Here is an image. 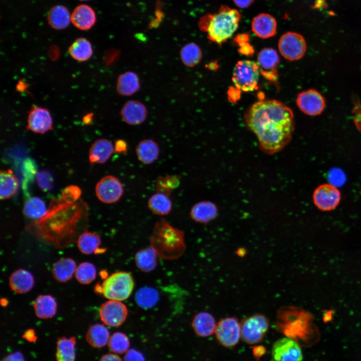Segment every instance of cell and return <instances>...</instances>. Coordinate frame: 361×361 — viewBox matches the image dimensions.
Segmentation results:
<instances>
[{
    "instance_id": "13",
    "label": "cell",
    "mask_w": 361,
    "mask_h": 361,
    "mask_svg": "<svg viewBox=\"0 0 361 361\" xmlns=\"http://www.w3.org/2000/svg\"><path fill=\"white\" fill-rule=\"evenodd\" d=\"M298 107L305 114L316 116L320 114L325 106L324 97L315 89H309L300 93L296 99Z\"/></svg>"
},
{
    "instance_id": "1",
    "label": "cell",
    "mask_w": 361,
    "mask_h": 361,
    "mask_svg": "<svg viewBox=\"0 0 361 361\" xmlns=\"http://www.w3.org/2000/svg\"><path fill=\"white\" fill-rule=\"evenodd\" d=\"M248 128L257 137L261 149L269 154L283 148L290 141L294 129L291 109L276 100L254 103L245 114Z\"/></svg>"
},
{
    "instance_id": "46",
    "label": "cell",
    "mask_w": 361,
    "mask_h": 361,
    "mask_svg": "<svg viewBox=\"0 0 361 361\" xmlns=\"http://www.w3.org/2000/svg\"><path fill=\"white\" fill-rule=\"evenodd\" d=\"M22 337L29 342L35 341L37 339L35 331L33 329L27 330L23 334Z\"/></svg>"
},
{
    "instance_id": "18",
    "label": "cell",
    "mask_w": 361,
    "mask_h": 361,
    "mask_svg": "<svg viewBox=\"0 0 361 361\" xmlns=\"http://www.w3.org/2000/svg\"><path fill=\"white\" fill-rule=\"evenodd\" d=\"M114 146L105 138L95 140L89 150V159L91 163H105L114 152Z\"/></svg>"
},
{
    "instance_id": "28",
    "label": "cell",
    "mask_w": 361,
    "mask_h": 361,
    "mask_svg": "<svg viewBox=\"0 0 361 361\" xmlns=\"http://www.w3.org/2000/svg\"><path fill=\"white\" fill-rule=\"evenodd\" d=\"M76 343V339L75 336L70 338L65 336L59 337L57 341V361H75Z\"/></svg>"
},
{
    "instance_id": "8",
    "label": "cell",
    "mask_w": 361,
    "mask_h": 361,
    "mask_svg": "<svg viewBox=\"0 0 361 361\" xmlns=\"http://www.w3.org/2000/svg\"><path fill=\"white\" fill-rule=\"evenodd\" d=\"M215 333L222 345L227 347L233 346L241 337V324L235 317H225L218 322Z\"/></svg>"
},
{
    "instance_id": "3",
    "label": "cell",
    "mask_w": 361,
    "mask_h": 361,
    "mask_svg": "<svg viewBox=\"0 0 361 361\" xmlns=\"http://www.w3.org/2000/svg\"><path fill=\"white\" fill-rule=\"evenodd\" d=\"M241 17L238 10L222 6L217 13L202 17L198 25L201 30L207 33L210 40L220 44L233 35Z\"/></svg>"
},
{
    "instance_id": "43",
    "label": "cell",
    "mask_w": 361,
    "mask_h": 361,
    "mask_svg": "<svg viewBox=\"0 0 361 361\" xmlns=\"http://www.w3.org/2000/svg\"><path fill=\"white\" fill-rule=\"evenodd\" d=\"M124 361H145V359L141 353L131 349L127 351L124 357Z\"/></svg>"
},
{
    "instance_id": "4",
    "label": "cell",
    "mask_w": 361,
    "mask_h": 361,
    "mask_svg": "<svg viewBox=\"0 0 361 361\" xmlns=\"http://www.w3.org/2000/svg\"><path fill=\"white\" fill-rule=\"evenodd\" d=\"M134 286V282L132 275L127 272L119 271L107 277L98 289L105 298L109 300L122 301L130 296Z\"/></svg>"
},
{
    "instance_id": "50",
    "label": "cell",
    "mask_w": 361,
    "mask_h": 361,
    "mask_svg": "<svg viewBox=\"0 0 361 361\" xmlns=\"http://www.w3.org/2000/svg\"><path fill=\"white\" fill-rule=\"evenodd\" d=\"M92 114H88L83 118V121L85 124H89L92 120Z\"/></svg>"
},
{
    "instance_id": "6",
    "label": "cell",
    "mask_w": 361,
    "mask_h": 361,
    "mask_svg": "<svg viewBox=\"0 0 361 361\" xmlns=\"http://www.w3.org/2000/svg\"><path fill=\"white\" fill-rule=\"evenodd\" d=\"M269 327L268 318L261 314H255L244 319L241 323V337L249 344H255L263 339Z\"/></svg>"
},
{
    "instance_id": "41",
    "label": "cell",
    "mask_w": 361,
    "mask_h": 361,
    "mask_svg": "<svg viewBox=\"0 0 361 361\" xmlns=\"http://www.w3.org/2000/svg\"><path fill=\"white\" fill-rule=\"evenodd\" d=\"M37 183L39 188L44 192L52 190L54 187V177L52 173L48 170H42L36 175Z\"/></svg>"
},
{
    "instance_id": "29",
    "label": "cell",
    "mask_w": 361,
    "mask_h": 361,
    "mask_svg": "<svg viewBox=\"0 0 361 361\" xmlns=\"http://www.w3.org/2000/svg\"><path fill=\"white\" fill-rule=\"evenodd\" d=\"M0 198L7 199L14 196L19 187V181L11 169L1 170L0 172Z\"/></svg>"
},
{
    "instance_id": "15",
    "label": "cell",
    "mask_w": 361,
    "mask_h": 361,
    "mask_svg": "<svg viewBox=\"0 0 361 361\" xmlns=\"http://www.w3.org/2000/svg\"><path fill=\"white\" fill-rule=\"evenodd\" d=\"M120 115L126 123L137 125L145 120L147 116V110L145 105L139 101L129 100L122 106Z\"/></svg>"
},
{
    "instance_id": "23",
    "label": "cell",
    "mask_w": 361,
    "mask_h": 361,
    "mask_svg": "<svg viewBox=\"0 0 361 361\" xmlns=\"http://www.w3.org/2000/svg\"><path fill=\"white\" fill-rule=\"evenodd\" d=\"M140 87L138 75L132 71L121 74L116 83V91L122 96H130L137 92Z\"/></svg>"
},
{
    "instance_id": "31",
    "label": "cell",
    "mask_w": 361,
    "mask_h": 361,
    "mask_svg": "<svg viewBox=\"0 0 361 361\" xmlns=\"http://www.w3.org/2000/svg\"><path fill=\"white\" fill-rule=\"evenodd\" d=\"M157 256L155 251L151 247L142 249L136 252L135 262L141 271L148 272L156 267Z\"/></svg>"
},
{
    "instance_id": "34",
    "label": "cell",
    "mask_w": 361,
    "mask_h": 361,
    "mask_svg": "<svg viewBox=\"0 0 361 361\" xmlns=\"http://www.w3.org/2000/svg\"><path fill=\"white\" fill-rule=\"evenodd\" d=\"M77 244L81 253L89 255L96 253L100 250L99 247L101 244V240L97 234L84 232L78 238Z\"/></svg>"
},
{
    "instance_id": "17",
    "label": "cell",
    "mask_w": 361,
    "mask_h": 361,
    "mask_svg": "<svg viewBox=\"0 0 361 361\" xmlns=\"http://www.w3.org/2000/svg\"><path fill=\"white\" fill-rule=\"evenodd\" d=\"M71 21L77 28L83 31L88 30L95 25L96 15L90 6L82 4L73 10L71 15Z\"/></svg>"
},
{
    "instance_id": "37",
    "label": "cell",
    "mask_w": 361,
    "mask_h": 361,
    "mask_svg": "<svg viewBox=\"0 0 361 361\" xmlns=\"http://www.w3.org/2000/svg\"><path fill=\"white\" fill-rule=\"evenodd\" d=\"M75 275L77 280L80 283L85 285L89 284L96 278V268L93 264L90 262H82L77 267Z\"/></svg>"
},
{
    "instance_id": "51",
    "label": "cell",
    "mask_w": 361,
    "mask_h": 361,
    "mask_svg": "<svg viewBox=\"0 0 361 361\" xmlns=\"http://www.w3.org/2000/svg\"><path fill=\"white\" fill-rule=\"evenodd\" d=\"M79 1L83 2V1H90V0H79Z\"/></svg>"
},
{
    "instance_id": "49",
    "label": "cell",
    "mask_w": 361,
    "mask_h": 361,
    "mask_svg": "<svg viewBox=\"0 0 361 361\" xmlns=\"http://www.w3.org/2000/svg\"><path fill=\"white\" fill-rule=\"evenodd\" d=\"M331 175H333L332 176V178L334 181V182L336 183V178L338 183H340V179L341 178H344V175L343 174V173L341 172V171L339 170L338 171V170H335V171L331 173ZM337 181V180H336Z\"/></svg>"
},
{
    "instance_id": "47",
    "label": "cell",
    "mask_w": 361,
    "mask_h": 361,
    "mask_svg": "<svg viewBox=\"0 0 361 361\" xmlns=\"http://www.w3.org/2000/svg\"><path fill=\"white\" fill-rule=\"evenodd\" d=\"M235 5L242 9L250 7L255 0H233Z\"/></svg>"
},
{
    "instance_id": "38",
    "label": "cell",
    "mask_w": 361,
    "mask_h": 361,
    "mask_svg": "<svg viewBox=\"0 0 361 361\" xmlns=\"http://www.w3.org/2000/svg\"><path fill=\"white\" fill-rule=\"evenodd\" d=\"M257 61L259 66L270 70L277 66L279 62V58L274 49L266 48L263 49L259 53Z\"/></svg>"
},
{
    "instance_id": "36",
    "label": "cell",
    "mask_w": 361,
    "mask_h": 361,
    "mask_svg": "<svg viewBox=\"0 0 361 361\" xmlns=\"http://www.w3.org/2000/svg\"><path fill=\"white\" fill-rule=\"evenodd\" d=\"M159 294L158 291L150 287L140 288L135 294L137 304L141 308L147 309L153 307L158 302Z\"/></svg>"
},
{
    "instance_id": "2",
    "label": "cell",
    "mask_w": 361,
    "mask_h": 361,
    "mask_svg": "<svg viewBox=\"0 0 361 361\" xmlns=\"http://www.w3.org/2000/svg\"><path fill=\"white\" fill-rule=\"evenodd\" d=\"M150 245L158 256L167 260L177 259L186 250L184 232L161 218L153 227Z\"/></svg>"
},
{
    "instance_id": "14",
    "label": "cell",
    "mask_w": 361,
    "mask_h": 361,
    "mask_svg": "<svg viewBox=\"0 0 361 361\" xmlns=\"http://www.w3.org/2000/svg\"><path fill=\"white\" fill-rule=\"evenodd\" d=\"M52 128L53 119L49 111L45 108L33 106L28 115L27 128L43 134Z\"/></svg>"
},
{
    "instance_id": "30",
    "label": "cell",
    "mask_w": 361,
    "mask_h": 361,
    "mask_svg": "<svg viewBox=\"0 0 361 361\" xmlns=\"http://www.w3.org/2000/svg\"><path fill=\"white\" fill-rule=\"evenodd\" d=\"M68 52L75 60L83 62L89 59L93 54L91 43L85 38L76 39L69 46Z\"/></svg>"
},
{
    "instance_id": "5",
    "label": "cell",
    "mask_w": 361,
    "mask_h": 361,
    "mask_svg": "<svg viewBox=\"0 0 361 361\" xmlns=\"http://www.w3.org/2000/svg\"><path fill=\"white\" fill-rule=\"evenodd\" d=\"M260 76V66L251 60L237 62L233 71V81L236 87L243 91H252L256 89Z\"/></svg>"
},
{
    "instance_id": "44",
    "label": "cell",
    "mask_w": 361,
    "mask_h": 361,
    "mask_svg": "<svg viewBox=\"0 0 361 361\" xmlns=\"http://www.w3.org/2000/svg\"><path fill=\"white\" fill-rule=\"evenodd\" d=\"M2 361H25V360L21 352L16 351L4 356Z\"/></svg>"
},
{
    "instance_id": "21",
    "label": "cell",
    "mask_w": 361,
    "mask_h": 361,
    "mask_svg": "<svg viewBox=\"0 0 361 361\" xmlns=\"http://www.w3.org/2000/svg\"><path fill=\"white\" fill-rule=\"evenodd\" d=\"M218 208L210 201H202L194 205L190 211L193 220L201 223H207L217 216Z\"/></svg>"
},
{
    "instance_id": "48",
    "label": "cell",
    "mask_w": 361,
    "mask_h": 361,
    "mask_svg": "<svg viewBox=\"0 0 361 361\" xmlns=\"http://www.w3.org/2000/svg\"><path fill=\"white\" fill-rule=\"evenodd\" d=\"M99 361H121V359L115 354L107 353L102 355Z\"/></svg>"
},
{
    "instance_id": "12",
    "label": "cell",
    "mask_w": 361,
    "mask_h": 361,
    "mask_svg": "<svg viewBox=\"0 0 361 361\" xmlns=\"http://www.w3.org/2000/svg\"><path fill=\"white\" fill-rule=\"evenodd\" d=\"M128 314L126 306L120 301L109 300L100 307L99 315L101 321L111 327L121 325L125 321Z\"/></svg>"
},
{
    "instance_id": "16",
    "label": "cell",
    "mask_w": 361,
    "mask_h": 361,
    "mask_svg": "<svg viewBox=\"0 0 361 361\" xmlns=\"http://www.w3.org/2000/svg\"><path fill=\"white\" fill-rule=\"evenodd\" d=\"M251 28L253 32L258 37L262 39L270 38L276 34V21L271 15L261 13L254 18Z\"/></svg>"
},
{
    "instance_id": "39",
    "label": "cell",
    "mask_w": 361,
    "mask_h": 361,
    "mask_svg": "<svg viewBox=\"0 0 361 361\" xmlns=\"http://www.w3.org/2000/svg\"><path fill=\"white\" fill-rule=\"evenodd\" d=\"M108 345L112 352L123 353L127 351L129 347V341L125 334L117 332L110 337Z\"/></svg>"
},
{
    "instance_id": "32",
    "label": "cell",
    "mask_w": 361,
    "mask_h": 361,
    "mask_svg": "<svg viewBox=\"0 0 361 361\" xmlns=\"http://www.w3.org/2000/svg\"><path fill=\"white\" fill-rule=\"evenodd\" d=\"M148 207L154 214L164 216L168 215L172 209V202L168 196L157 192L150 197L148 201Z\"/></svg>"
},
{
    "instance_id": "20",
    "label": "cell",
    "mask_w": 361,
    "mask_h": 361,
    "mask_svg": "<svg viewBox=\"0 0 361 361\" xmlns=\"http://www.w3.org/2000/svg\"><path fill=\"white\" fill-rule=\"evenodd\" d=\"M192 325L198 335L207 337L215 333L217 324L215 318L211 314L202 312L194 316Z\"/></svg>"
},
{
    "instance_id": "11",
    "label": "cell",
    "mask_w": 361,
    "mask_h": 361,
    "mask_svg": "<svg viewBox=\"0 0 361 361\" xmlns=\"http://www.w3.org/2000/svg\"><path fill=\"white\" fill-rule=\"evenodd\" d=\"M341 200V194L333 185L324 184L319 186L313 194V203L322 211H330L335 209Z\"/></svg>"
},
{
    "instance_id": "25",
    "label": "cell",
    "mask_w": 361,
    "mask_h": 361,
    "mask_svg": "<svg viewBox=\"0 0 361 361\" xmlns=\"http://www.w3.org/2000/svg\"><path fill=\"white\" fill-rule=\"evenodd\" d=\"M33 307L36 316L42 319L52 318L57 311V303L50 295H41L35 299Z\"/></svg>"
},
{
    "instance_id": "26",
    "label": "cell",
    "mask_w": 361,
    "mask_h": 361,
    "mask_svg": "<svg viewBox=\"0 0 361 361\" xmlns=\"http://www.w3.org/2000/svg\"><path fill=\"white\" fill-rule=\"evenodd\" d=\"M85 338L89 344L94 348H101L105 346L110 338L107 328L103 324H94L88 328Z\"/></svg>"
},
{
    "instance_id": "22",
    "label": "cell",
    "mask_w": 361,
    "mask_h": 361,
    "mask_svg": "<svg viewBox=\"0 0 361 361\" xmlns=\"http://www.w3.org/2000/svg\"><path fill=\"white\" fill-rule=\"evenodd\" d=\"M138 160L144 164H151L158 157L160 149L158 143L152 139L140 141L135 148Z\"/></svg>"
},
{
    "instance_id": "10",
    "label": "cell",
    "mask_w": 361,
    "mask_h": 361,
    "mask_svg": "<svg viewBox=\"0 0 361 361\" xmlns=\"http://www.w3.org/2000/svg\"><path fill=\"white\" fill-rule=\"evenodd\" d=\"M95 193L101 202L112 204L121 198L123 194V188L119 179L109 175L104 176L97 183Z\"/></svg>"
},
{
    "instance_id": "52",
    "label": "cell",
    "mask_w": 361,
    "mask_h": 361,
    "mask_svg": "<svg viewBox=\"0 0 361 361\" xmlns=\"http://www.w3.org/2000/svg\"><path fill=\"white\" fill-rule=\"evenodd\" d=\"M360 69H361V67H360Z\"/></svg>"
},
{
    "instance_id": "33",
    "label": "cell",
    "mask_w": 361,
    "mask_h": 361,
    "mask_svg": "<svg viewBox=\"0 0 361 361\" xmlns=\"http://www.w3.org/2000/svg\"><path fill=\"white\" fill-rule=\"evenodd\" d=\"M45 202L38 197L29 198L25 203L23 213L27 217L33 220H41L47 213Z\"/></svg>"
},
{
    "instance_id": "35",
    "label": "cell",
    "mask_w": 361,
    "mask_h": 361,
    "mask_svg": "<svg viewBox=\"0 0 361 361\" xmlns=\"http://www.w3.org/2000/svg\"><path fill=\"white\" fill-rule=\"evenodd\" d=\"M180 58L185 66L193 67L197 65L201 60L202 52L197 44L192 42L189 43L182 48Z\"/></svg>"
},
{
    "instance_id": "27",
    "label": "cell",
    "mask_w": 361,
    "mask_h": 361,
    "mask_svg": "<svg viewBox=\"0 0 361 361\" xmlns=\"http://www.w3.org/2000/svg\"><path fill=\"white\" fill-rule=\"evenodd\" d=\"M75 261L70 258H65L55 262L52 269V272L55 279L60 282L69 280L76 270Z\"/></svg>"
},
{
    "instance_id": "42",
    "label": "cell",
    "mask_w": 361,
    "mask_h": 361,
    "mask_svg": "<svg viewBox=\"0 0 361 361\" xmlns=\"http://www.w3.org/2000/svg\"><path fill=\"white\" fill-rule=\"evenodd\" d=\"M81 195V190L77 186H70L66 188L62 192V198L70 202L76 201Z\"/></svg>"
},
{
    "instance_id": "7",
    "label": "cell",
    "mask_w": 361,
    "mask_h": 361,
    "mask_svg": "<svg viewBox=\"0 0 361 361\" xmlns=\"http://www.w3.org/2000/svg\"><path fill=\"white\" fill-rule=\"evenodd\" d=\"M279 50L284 58L289 61L300 59L306 50L305 39L300 34L288 32L283 35L278 42Z\"/></svg>"
},
{
    "instance_id": "40",
    "label": "cell",
    "mask_w": 361,
    "mask_h": 361,
    "mask_svg": "<svg viewBox=\"0 0 361 361\" xmlns=\"http://www.w3.org/2000/svg\"><path fill=\"white\" fill-rule=\"evenodd\" d=\"M180 177L176 175H169L159 177L156 183L157 192L169 195L172 191L179 184Z\"/></svg>"
},
{
    "instance_id": "19",
    "label": "cell",
    "mask_w": 361,
    "mask_h": 361,
    "mask_svg": "<svg viewBox=\"0 0 361 361\" xmlns=\"http://www.w3.org/2000/svg\"><path fill=\"white\" fill-rule=\"evenodd\" d=\"M9 283L13 291L23 294L29 292L33 287L34 279L30 272L19 269L11 274L9 278Z\"/></svg>"
},
{
    "instance_id": "9",
    "label": "cell",
    "mask_w": 361,
    "mask_h": 361,
    "mask_svg": "<svg viewBox=\"0 0 361 361\" xmlns=\"http://www.w3.org/2000/svg\"><path fill=\"white\" fill-rule=\"evenodd\" d=\"M271 355L274 361H302V350L297 342L283 337L273 344Z\"/></svg>"
},
{
    "instance_id": "45",
    "label": "cell",
    "mask_w": 361,
    "mask_h": 361,
    "mask_svg": "<svg viewBox=\"0 0 361 361\" xmlns=\"http://www.w3.org/2000/svg\"><path fill=\"white\" fill-rule=\"evenodd\" d=\"M127 144L126 142L122 139H119L115 141L114 149L115 151L118 153H124L127 150Z\"/></svg>"
},
{
    "instance_id": "24",
    "label": "cell",
    "mask_w": 361,
    "mask_h": 361,
    "mask_svg": "<svg viewBox=\"0 0 361 361\" xmlns=\"http://www.w3.org/2000/svg\"><path fill=\"white\" fill-rule=\"evenodd\" d=\"M49 25L56 30L66 28L71 21V16L68 9L60 5L53 6L49 11L47 16Z\"/></svg>"
}]
</instances>
